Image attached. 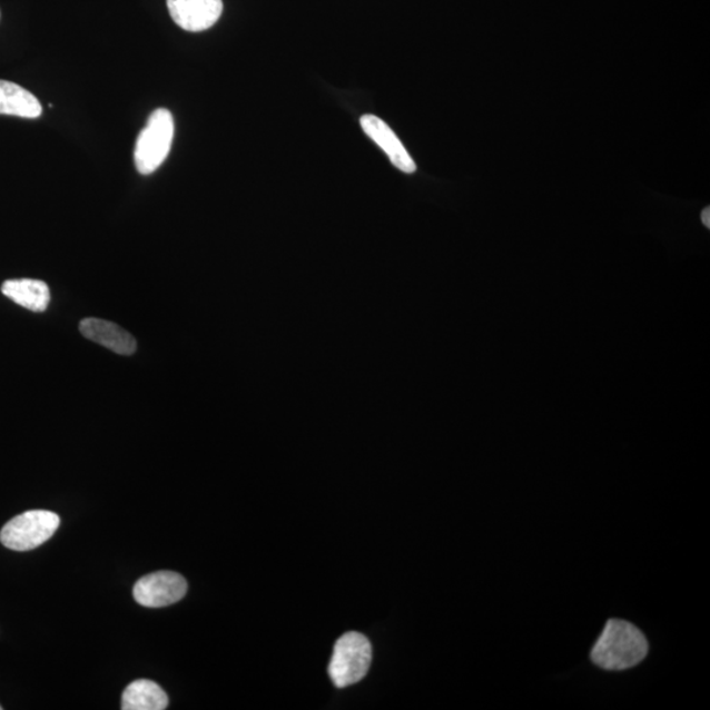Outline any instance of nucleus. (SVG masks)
<instances>
[{"label": "nucleus", "instance_id": "f257e3e1", "mask_svg": "<svg viewBox=\"0 0 710 710\" xmlns=\"http://www.w3.org/2000/svg\"><path fill=\"white\" fill-rule=\"evenodd\" d=\"M648 651L647 637L639 628L624 620H611L593 647L591 658L600 669L622 671L640 664Z\"/></svg>", "mask_w": 710, "mask_h": 710}, {"label": "nucleus", "instance_id": "f03ea898", "mask_svg": "<svg viewBox=\"0 0 710 710\" xmlns=\"http://www.w3.org/2000/svg\"><path fill=\"white\" fill-rule=\"evenodd\" d=\"M174 119L169 110L158 108L149 116L147 127L136 141L135 165L137 171L149 176L168 158L174 139Z\"/></svg>", "mask_w": 710, "mask_h": 710}, {"label": "nucleus", "instance_id": "7ed1b4c3", "mask_svg": "<svg viewBox=\"0 0 710 710\" xmlns=\"http://www.w3.org/2000/svg\"><path fill=\"white\" fill-rule=\"evenodd\" d=\"M372 643L364 634L346 633L335 644L329 663V677L337 688L361 682L372 664Z\"/></svg>", "mask_w": 710, "mask_h": 710}, {"label": "nucleus", "instance_id": "20e7f679", "mask_svg": "<svg viewBox=\"0 0 710 710\" xmlns=\"http://www.w3.org/2000/svg\"><path fill=\"white\" fill-rule=\"evenodd\" d=\"M58 514L50 511H28L7 523L0 532L3 546L17 552L33 550L52 539L60 526Z\"/></svg>", "mask_w": 710, "mask_h": 710}, {"label": "nucleus", "instance_id": "39448f33", "mask_svg": "<svg viewBox=\"0 0 710 710\" xmlns=\"http://www.w3.org/2000/svg\"><path fill=\"white\" fill-rule=\"evenodd\" d=\"M187 593L186 579L174 571H157L137 581L134 596L147 608H164L178 603Z\"/></svg>", "mask_w": 710, "mask_h": 710}, {"label": "nucleus", "instance_id": "423d86ee", "mask_svg": "<svg viewBox=\"0 0 710 710\" xmlns=\"http://www.w3.org/2000/svg\"><path fill=\"white\" fill-rule=\"evenodd\" d=\"M170 17L188 32H203L216 24L223 0H168Z\"/></svg>", "mask_w": 710, "mask_h": 710}, {"label": "nucleus", "instance_id": "0eeeda50", "mask_svg": "<svg viewBox=\"0 0 710 710\" xmlns=\"http://www.w3.org/2000/svg\"><path fill=\"white\" fill-rule=\"evenodd\" d=\"M361 127L369 139L388 156L395 168L407 174L416 171L415 161L386 122L374 115H365L361 118Z\"/></svg>", "mask_w": 710, "mask_h": 710}, {"label": "nucleus", "instance_id": "6e6552de", "mask_svg": "<svg viewBox=\"0 0 710 710\" xmlns=\"http://www.w3.org/2000/svg\"><path fill=\"white\" fill-rule=\"evenodd\" d=\"M79 331L91 342L121 355H132L137 349L136 339L129 332L101 318H85Z\"/></svg>", "mask_w": 710, "mask_h": 710}, {"label": "nucleus", "instance_id": "1a4fd4ad", "mask_svg": "<svg viewBox=\"0 0 710 710\" xmlns=\"http://www.w3.org/2000/svg\"><path fill=\"white\" fill-rule=\"evenodd\" d=\"M2 293L7 298L32 313H43L50 303V292L46 282L36 279L6 280Z\"/></svg>", "mask_w": 710, "mask_h": 710}, {"label": "nucleus", "instance_id": "9d476101", "mask_svg": "<svg viewBox=\"0 0 710 710\" xmlns=\"http://www.w3.org/2000/svg\"><path fill=\"white\" fill-rule=\"evenodd\" d=\"M42 114V107L38 98L23 87L0 81V115L18 116L24 119H38Z\"/></svg>", "mask_w": 710, "mask_h": 710}, {"label": "nucleus", "instance_id": "9b49d317", "mask_svg": "<svg viewBox=\"0 0 710 710\" xmlns=\"http://www.w3.org/2000/svg\"><path fill=\"white\" fill-rule=\"evenodd\" d=\"M169 706V698L161 687L151 680L141 679L130 683L122 693V710H164Z\"/></svg>", "mask_w": 710, "mask_h": 710}, {"label": "nucleus", "instance_id": "f8f14e48", "mask_svg": "<svg viewBox=\"0 0 710 710\" xmlns=\"http://www.w3.org/2000/svg\"><path fill=\"white\" fill-rule=\"evenodd\" d=\"M709 214H710V209L709 208H707V209H704V211H702V223H704V226L707 228H710Z\"/></svg>", "mask_w": 710, "mask_h": 710}, {"label": "nucleus", "instance_id": "ddd939ff", "mask_svg": "<svg viewBox=\"0 0 710 710\" xmlns=\"http://www.w3.org/2000/svg\"><path fill=\"white\" fill-rule=\"evenodd\" d=\"M0 709H2V707H0Z\"/></svg>", "mask_w": 710, "mask_h": 710}]
</instances>
